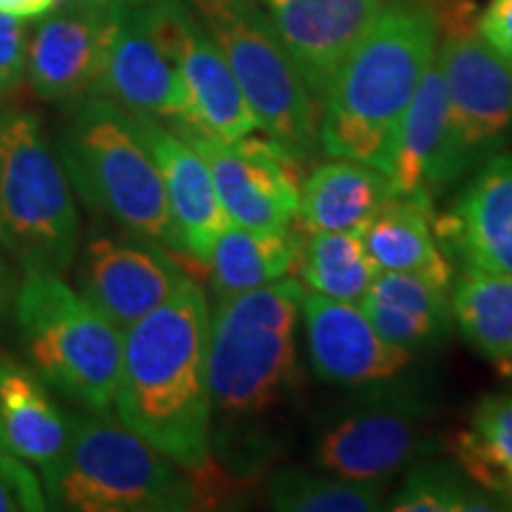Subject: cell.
<instances>
[{
  "label": "cell",
  "instance_id": "cell-1",
  "mask_svg": "<svg viewBox=\"0 0 512 512\" xmlns=\"http://www.w3.org/2000/svg\"><path fill=\"white\" fill-rule=\"evenodd\" d=\"M209 302L188 278L124 332L114 413L188 472L211 465Z\"/></svg>",
  "mask_w": 512,
  "mask_h": 512
},
{
  "label": "cell",
  "instance_id": "cell-2",
  "mask_svg": "<svg viewBox=\"0 0 512 512\" xmlns=\"http://www.w3.org/2000/svg\"><path fill=\"white\" fill-rule=\"evenodd\" d=\"M437 10L415 0L382 5L320 100L318 145L389 174L396 138L439 48Z\"/></svg>",
  "mask_w": 512,
  "mask_h": 512
},
{
  "label": "cell",
  "instance_id": "cell-3",
  "mask_svg": "<svg viewBox=\"0 0 512 512\" xmlns=\"http://www.w3.org/2000/svg\"><path fill=\"white\" fill-rule=\"evenodd\" d=\"M57 155L72 188L93 211L183 254L162 174L133 114L98 93L74 102Z\"/></svg>",
  "mask_w": 512,
  "mask_h": 512
},
{
  "label": "cell",
  "instance_id": "cell-4",
  "mask_svg": "<svg viewBox=\"0 0 512 512\" xmlns=\"http://www.w3.org/2000/svg\"><path fill=\"white\" fill-rule=\"evenodd\" d=\"M48 510L183 512L200 508L195 477L112 413L74 415L67 451L41 472Z\"/></svg>",
  "mask_w": 512,
  "mask_h": 512
},
{
  "label": "cell",
  "instance_id": "cell-5",
  "mask_svg": "<svg viewBox=\"0 0 512 512\" xmlns=\"http://www.w3.org/2000/svg\"><path fill=\"white\" fill-rule=\"evenodd\" d=\"M302 280L287 278L219 299L209 318V394L214 413H266L297 387Z\"/></svg>",
  "mask_w": 512,
  "mask_h": 512
},
{
  "label": "cell",
  "instance_id": "cell-6",
  "mask_svg": "<svg viewBox=\"0 0 512 512\" xmlns=\"http://www.w3.org/2000/svg\"><path fill=\"white\" fill-rule=\"evenodd\" d=\"M0 249L24 275H64L81 249L67 171L34 112L0 107Z\"/></svg>",
  "mask_w": 512,
  "mask_h": 512
},
{
  "label": "cell",
  "instance_id": "cell-7",
  "mask_svg": "<svg viewBox=\"0 0 512 512\" xmlns=\"http://www.w3.org/2000/svg\"><path fill=\"white\" fill-rule=\"evenodd\" d=\"M12 313L27 366L86 411L112 413L124 332L62 275H24Z\"/></svg>",
  "mask_w": 512,
  "mask_h": 512
},
{
  "label": "cell",
  "instance_id": "cell-8",
  "mask_svg": "<svg viewBox=\"0 0 512 512\" xmlns=\"http://www.w3.org/2000/svg\"><path fill=\"white\" fill-rule=\"evenodd\" d=\"M221 50L256 128L299 159L318 147V102L259 0H185Z\"/></svg>",
  "mask_w": 512,
  "mask_h": 512
},
{
  "label": "cell",
  "instance_id": "cell-9",
  "mask_svg": "<svg viewBox=\"0 0 512 512\" xmlns=\"http://www.w3.org/2000/svg\"><path fill=\"white\" fill-rule=\"evenodd\" d=\"M171 128L204 159L230 223L256 230L292 226L302 188V159L268 136L254 138L249 133L221 140L185 121H174Z\"/></svg>",
  "mask_w": 512,
  "mask_h": 512
},
{
  "label": "cell",
  "instance_id": "cell-10",
  "mask_svg": "<svg viewBox=\"0 0 512 512\" xmlns=\"http://www.w3.org/2000/svg\"><path fill=\"white\" fill-rule=\"evenodd\" d=\"M439 34L437 57L453 136L472 164L477 157L494 155L512 131V62L479 36L467 8L439 17Z\"/></svg>",
  "mask_w": 512,
  "mask_h": 512
},
{
  "label": "cell",
  "instance_id": "cell-11",
  "mask_svg": "<svg viewBox=\"0 0 512 512\" xmlns=\"http://www.w3.org/2000/svg\"><path fill=\"white\" fill-rule=\"evenodd\" d=\"M140 5L147 31L181 74L188 98L185 124L221 140H238L254 133L256 119L238 81L188 3L147 0Z\"/></svg>",
  "mask_w": 512,
  "mask_h": 512
},
{
  "label": "cell",
  "instance_id": "cell-12",
  "mask_svg": "<svg viewBox=\"0 0 512 512\" xmlns=\"http://www.w3.org/2000/svg\"><path fill=\"white\" fill-rule=\"evenodd\" d=\"M83 297L121 332L174 297L188 275L159 242L133 235H93L79 249Z\"/></svg>",
  "mask_w": 512,
  "mask_h": 512
},
{
  "label": "cell",
  "instance_id": "cell-13",
  "mask_svg": "<svg viewBox=\"0 0 512 512\" xmlns=\"http://www.w3.org/2000/svg\"><path fill=\"white\" fill-rule=\"evenodd\" d=\"M124 0L105 8L53 10L29 31L27 76L38 98L79 102L98 91Z\"/></svg>",
  "mask_w": 512,
  "mask_h": 512
},
{
  "label": "cell",
  "instance_id": "cell-14",
  "mask_svg": "<svg viewBox=\"0 0 512 512\" xmlns=\"http://www.w3.org/2000/svg\"><path fill=\"white\" fill-rule=\"evenodd\" d=\"M302 320L313 375L328 384L363 387L389 382L413 358L411 351L382 339L358 304L304 290Z\"/></svg>",
  "mask_w": 512,
  "mask_h": 512
},
{
  "label": "cell",
  "instance_id": "cell-15",
  "mask_svg": "<svg viewBox=\"0 0 512 512\" xmlns=\"http://www.w3.org/2000/svg\"><path fill=\"white\" fill-rule=\"evenodd\" d=\"M430 427L408 408H366L344 415L316 439L313 460L330 475L356 482H387L389 477L434 451Z\"/></svg>",
  "mask_w": 512,
  "mask_h": 512
},
{
  "label": "cell",
  "instance_id": "cell-16",
  "mask_svg": "<svg viewBox=\"0 0 512 512\" xmlns=\"http://www.w3.org/2000/svg\"><path fill=\"white\" fill-rule=\"evenodd\" d=\"M313 95L323 100L339 64L380 15L382 0H259ZM320 110V105H318Z\"/></svg>",
  "mask_w": 512,
  "mask_h": 512
},
{
  "label": "cell",
  "instance_id": "cell-17",
  "mask_svg": "<svg viewBox=\"0 0 512 512\" xmlns=\"http://www.w3.org/2000/svg\"><path fill=\"white\" fill-rule=\"evenodd\" d=\"M432 228L441 252L463 268L512 275V152L486 159Z\"/></svg>",
  "mask_w": 512,
  "mask_h": 512
},
{
  "label": "cell",
  "instance_id": "cell-18",
  "mask_svg": "<svg viewBox=\"0 0 512 512\" xmlns=\"http://www.w3.org/2000/svg\"><path fill=\"white\" fill-rule=\"evenodd\" d=\"M470 166L456 143L448 112V93L439 57L422 74L411 105L403 114L389 178L396 195L425 197L453 183Z\"/></svg>",
  "mask_w": 512,
  "mask_h": 512
},
{
  "label": "cell",
  "instance_id": "cell-19",
  "mask_svg": "<svg viewBox=\"0 0 512 512\" xmlns=\"http://www.w3.org/2000/svg\"><path fill=\"white\" fill-rule=\"evenodd\" d=\"M105 95L133 117L157 121L188 119V98L171 57L147 31L138 8L121 10L98 81Z\"/></svg>",
  "mask_w": 512,
  "mask_h": 512
},
{
  "label": "cell",
  "instance_id": "cell-20",
  "mask_svg": "<svg viewBox=\"0 0 512 512\" xmlns=\"http://www.w3.org/2000/svg\"><path fill=\"white\" fill-rule=\"evenodd\" d=\"M136 119L162 174L166 204L183 256L207 266L214 242L228 223L207 164L174 128L157 119Z\"/></svg>",
  "mask_w": 512,
  "mask_h": 512
},
{
  "label": "cell",
  "instance_id": "cell-21",
  "mask_svg": "<svg viewBox=\"0 0 512 512\" xmlns=\"http://www.w3.org/2000/svg\"><path fill=\"white\" fill-rule=\"evenodd\" d=\"M74 415L57 406L34 370L0 358V448L24 463L48 470L67 451Z\"/></svg>",
  "mask_w": 512,
  "mask_h": 512
},
{
  "label": "cell",
  "instance_id": "cell-22",
  "mask_svg": "<svg viewBox=\"0 0 512 512\" xmlns=\"http://www.w3.org/2000/svg\"><path fill=\"white\" fill-rule=\"evenodd\" d=\"M432 202L394 195L358 230L366 254L380 273H413L451 290L453 264L432 228Z\"/></svg>",
  "mask_w": 512,
  "mask_h": 512
},
{
  "label": "cell",
  "instance_id": "cell-23",
  "mask_svg": "<svg viewBox=\"0 0 512 512\" xmlns=\"http://www.w3.org/2000/svg\"><path fill=\"white\" fill-rule=\"evenodd\" d=\"M448 292L422 275L377 273L358 306L382 339L413 354L444 342L451 332Z\"/></svg>",
  "mask_w": 512,
  "mask_h": 512
},
{
  "label": "cell",
  "instance_id": "cell-24",
  "mask_svg": "<svg viewBox=\"0 0 512 512\" xmlns=\"http://www.w3.org/2000/svg\"><path fill=\"white\" fill-rule=\"evenodd\" d=\"M396 195L392 178L375 166L335 159L302 181L294 221L306 230H361L384 202Z\"/></svg>",
  "mask_w": 512,
  "mask_h": 512
},
{
  "label": "cell",
  "instance_id": "cell-25",
  "mask_svg": "<svg viewBox=\"0 0 512 512\" xmlns=\"http://www.w3.org/2000/svg\"><path fill=\"white\" fill-rule=\"evenodd\" d=\"M297 230H256L226 223L209 254L211 290L219 299L259 290L294 273Z\"/></svg>",
  "mask_w": 512,
  "mask_h": 512
},
{
  "label": "cell",
  "instance_id": "cell-26",
  "mask_svg": "<svg viewBox=\"0 0 512 512\" xmlns=\"http://www.w3.org/2000/svg\"><path fill=\"white\" fill-rule=\"evenodd\" d=\"M451 316L460 335L496 368L512 361V275L463 268L451 283Z\"/></svg>",
  "mask_w": 512,
  "mask_h": 512
},
{
  "label": "cell",
  "instance_id": "cell-27",
  "mask_svg": "<svg viewBox=\"0 0 512 512\" xmlns=\"http://www.w3.org/2000/svg\"><path fill=\"white\" fill-rule=\"evenodd\" d=\"M294 273L306 290L337 302L358 304L380 271L366 254L358 230L323 233L299 226Z\"/></svg>",
  "mask_w": 512,
  "mask_h": 512
},
{
  "label": "cell",
  "instance_id": "cell-28",
  "mask_svg": "<svg viewBox=\"0 0 512 512\" xmlns=\"http://www.w3.org/2000/svg\"><path fill=\"white\" fill-rule=\"evenodd\" d=\"M448 451L472 482L501 498L512 475V394L479 399L465 430L448 441Z\"/></svg>",
  "mask_w": 512,
  "mask_h": 512
},
{
  "label": "cell",
  "instance_id": "cell-29",
  "mask_svg": "<svg viewBox=\"0 0 512 512\" xmlns=\"http://www.w3.org/2000/svg\"><path fill=\"white\" fill-rule=\"evenodd\" d=\"M268 503L280 512H373L384 508V482L285 467L268 482Z\"/></svg>",
  "mask_w": 512,
  "mask_h": 512
},
{
  "label": "cell",
  "instance_id": "cell-30",
  "mask_svg": "<svg viewBox=\"0 0 512 512\" xmlns=\"http://www.w3.org/2000/svg\"><path fill=\"white\" fill-rule=\"evenodd\" d=\"M384 508L396 512H467L501 510L505 505L496 494L472 482L458 463H420Z\"/></svg>",
  "mask_w": 512,
  "mask_h": 512
},
{
  "label": "cell",
  "instance_id": "cell-31",
  "mask_svg": "<svg viewBox=\"0 0 512 512\" xmlns=\"http://www.w3.org/2000/svg\"><path fill=\"white\" fill-rule=\"evenodd\" d=\"M43 510H48V498L34 465L0 448V512Z\"/></svg>",
  "mask_w": 512,
  "mask_h": 512
},
{
  "label": "cell",
  "instance_id": "cell-32",
  "mask_svg": "<svg viewBox=\"0 0 512 512\" xmlns=\"http://www.w3.org/2000/svg\"><path fill=\"white\" fill-rule=\"evenodd\" d=\"M29 27L24 19L0 12V98L17 91L27 76Z\"/></svg>",
  "mask_w": 512,
  "mask_h": 512
},
{
  "label": "cell",
  "instance_id": "cell-33",
  "mask_svg": "<svg viewBox=\"0 0 512 512\" xmlns=\"http://www.w3.org/2000/svg\"><path fill=\"white\" fill-rule=\"evenodd\" d=\"M479 36L512 62V0H489L477 19Z\"/></svg>",
  "mask_w": 512,
  "mask_h": 512
},
{
  "label": "cell",
  "instance_id": "cell-34",
  "mask_svg": "<svg viewBox=\"0 0 512 512\" xmlns=\"http://www.w3.org/2000/svg\"><path fill=\"white\" fill-rule=\"evenodd\" d=\"M55 10V0H0V12L17 19H38Z\"/></svg>",
  "mask_w": 512,
  "mask_h": 512
},
{
  "label": "cell",
  "instance_id": "cell-35",
  "mask_svg": "<svg viewBox=\"0 0 512 512\" xmlns=\"http://www.w3.org/2000/svg\"><path fill=\"white\" fill-rule=\"evenodd\" d=\"M15 283H12L8 261L0 256V325L5 323L8 313H12V302H15Z\"/></svg>",
  "mask_w": 512,
  "mask_h": 512
},
{
  "label": "cell",
  "instance_id": "cell-36",
  "mask_svg": "<svg viewBox=\"0 0 512 512\" xmlns=\"http://www.w3.org/2000/svg\"><path fill=\"white\" fill-rule=\"evenodd\" d=\"M114 0H55V10H79V8H105Z\"/></svg>",
  "mask_w": 512,
  "mask_h": 512
},
{
  "label": "cell",
  "instance_id": "cell-37",
  "mask_svg": "<svg viewBox=\"0 0 512 512\" xmlns=\"http://www.w3.org/2000/svg\"><path fill=\"white\" fill-rule=\"evenodd\" d=\"M501 498H503V503H512V475L508 477V482L503 484V489H501Z\"/></svg>",
  "mask_w": 512,
  "mask_h": 512
},
{
  "label": "cell",
  "instance_id": "cell-38",
  "mask_svg": "<svg viewBox=\"0 0 512 512\" xmlns=\"http://www.w3.org/2000/svg\"><path fill=\"white\" fill-rule=\"evenodd\" d=\"M498 373H501L505 380H510L512 382V361L508 363V366H503V368H498Z\"/></svg>",
  "mask_w": 512,
  "mask_h": 512
},
{
  "label": "cell",
  "instance_id": "cell-39",
  "mask_svg": "<svg viewBox=\"0 0 512 512\" xmlns=\"http://www.w3.org/2000/svg\"><path fill=\"white\" fill-rule=\"evenodd\" d=\"M128 3H138L140 5V3H147V0H128Z\"/></svg>",
  "mask_w": 512,
  "mask_h": 512
}]
</instances>
